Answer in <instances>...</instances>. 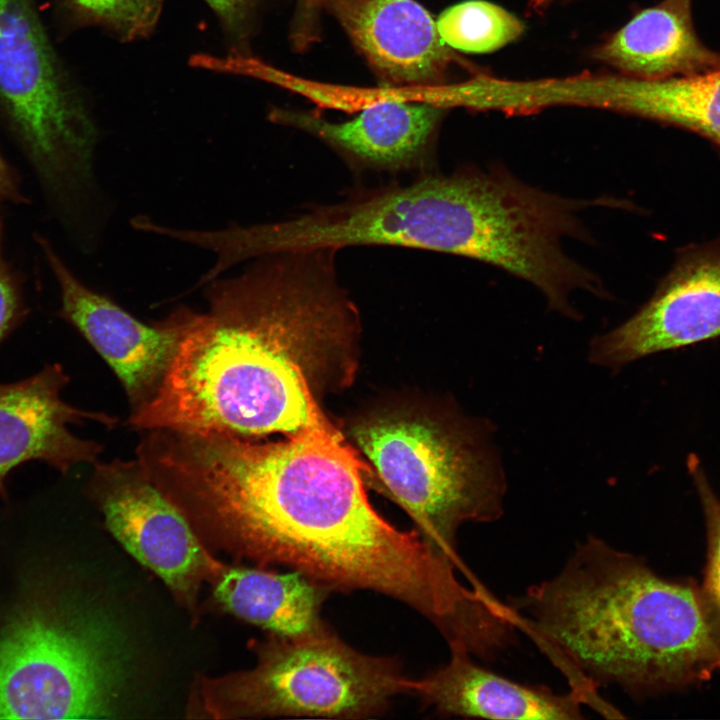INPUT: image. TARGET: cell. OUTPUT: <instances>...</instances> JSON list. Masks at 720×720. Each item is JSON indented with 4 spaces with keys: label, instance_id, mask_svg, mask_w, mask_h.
Returning a JSON list of instances; mask_svg holds the SVG:
<instances>
[{
    "label": "cell",
    "instance_id": "cell-4",
    "mask_svg": "<svg viewBox=\"0 0 720 720\" xmlns=\"http://www.w3.org/2000/svg\"><path fill=\"white\" fill-rule=\"evenodd\" d=\"M593 207L627 209L631 204L608 196H561L502 167H463L417 179L403 226L413 249L500 268L539 290L550 309L577 319L570 300L575 292L609 296L600 277L564 246L568 239L591 242L582 214Z\"/></svg>",
    "mask_w": 720,
    "mask_h": 720
},
{
    "label": "cell",
    "instance_id": "cell-15",
    "mask_svg": "<svg viewBox=\"0 0 720 720\" xmlns=\"http://www.w3.org/2000/svg\"><path fill=\"white\" fill-rule=\"evenodd\" d=\"M447 664L412 680L411 695L445 716L489 719H582L583 698L547 687L519 684L477 665L467 652L451 649Z\"/></svg>",
    "mask_w": 720,
    "mask_h": 720
},
{
    "label": "cell",
    "instance_id": "cell-1",
    "mask_svg": "<svg viewBox=\"0 0 720 720\" xmlns=\"http://www.w3.org/2000/svg\"><path fill=\"white\" fill-rule=\"evenodd\" d=\"M142 459L167 495L225 528L246 554L330 592L381 593L437 629L468 599L457 564L373 508L371 469L332 423L272 442L158 430Z\"/></svg>",
    "mask_w": 720,
    "mask_h": 720
},
{
    "label": "cell",
    "instance_id": "cell-20",
    "mask_svg": "<svg viewBox=\"0 0 720 720\" xmlns=\"http://www.w3.org/2000/svg\"><path fill=\"white\" fill-rule=\"evenodd\" d=\"M83 19L102 26L122 40L149 36L154 30L163 0H67Z\"/></svg>",
    "mask_w": 720,
    "mask_h": 720
},
{
    "label": "cell",
    "instance_id": "cell-10",
    "mask_svg": "<svg viewBox=\"0 0 720 720\" xmlns=\"http://www.w3.org/2000/svg\"><path fill=\"white\" fill-rule=\"evenodd\" d=\"M61 292L60 316L108 363L134 410L159 390L184 334L188 308L147 325L110 298L85 286L48 242L42 245Z\"/></svg>",
    "mask_w": 720,
    "mask_h": 720
},
{
    "label": "cell",
    "instance_id": "cell-19",
    "mask_svg": "<svg viewBox=\"0 0 720 720\" xmlns=\"http://www.w3.org/2000/svg\"><path fill=\"white\" fill-rule=\"evenodd\" d=\"M442 41L467 53H489L517 40L524 23L494 3L468 0L444 10L436 21Z\"/></svg>",
    "mask_w": 720,
    "mask_h": 720
},
{
    "label": "cell",
    "instance_id": "cell-21",
    "mask_svg": "<svg viewBox=\"0 0 720 720\" xmlns=\"http://www.w3.org/2000/svg\"><path fill=\"white\" fill-rule=\"evenodd\" d=\"M688 469L696 485L708 531V563L705 576V605L720 631V499L711 488L700 463L689 456ZM720 634V633H719Z\"/></svg>",
    "mask_w": 720,
    "mask_h": 720
},
{
    "label": "cell",
    "instance_id": "cell-8",
    "mask_svg": "<svg viewBox=\"0 0 720 720\" xmlns=\"http://www.w3.org/2000/svg\"><path fill=\"white\" fill-rule=\"evenodd\" d=\"M114 684L106 646L89 631L30 616L0 638V719L105 718Z\"/></svg>",
    "mask_w": 720,
    "mask_h": 720
},
{
    "label": "cell",
    "instance_id": "cell-11",
    "mask_svg": "<svg viewBox=\"0 0 720 720\" xmlns=\"http://www.w3.org/2000/svg\"><path fill=\"white\" fill-rule=\"evenodd\" d=\"M94 466L93 486L111 533L167 585L188 591L208 562L177 505L137 459Z\"/></svg>",
    "mask_w": 720,
    "mask_h": 720
},
{
    "label": "cell",
    "instance_id": "cell-3",
    "mask_svg": "<svg viewBox=\"0 0 720 720\" xmlns=\"http://www.w3.org/2000/svg\"><path fill=\"white\" fill-rule=\"evenodd\" d=\"M509 607L570 689L605 717L623 715L600 685L645 695L720 668V634L699 595L596 536Z\"/></svg>",
    "mask_w": 720,
    "mask_h": 720
},
{
    "label": "cell",
    "instance_id": "cell-24",
    "mask_svg": "<svg viewBox=\"0 0 720 720\" xmlns=\"http://www.w3.org/2000/svg\"><path fill=\"white\" fill-rule=\"evenodd\" d=\"M17 194L14 176L0 156V197L15 199Z\"/></svg>",
    "mask_w": 720,
    "mask_h": 720
},
{
    "label": "cell",
    "instance_id": "cell-16",
    "mask_svg": "<svg viewBox=\"0 0 720 720\" xmlns=\"http://www.w3.org/2000/svg\"><path fill=\"white\" fill-rule=\"evenodd\" d=\"M593 57L642 79L692 76L720 69V54L696 34L690 0H663L636 14Z\"/></svg>",
    "mask_w": 720,
    "mask_h": 720
},
{
    "label": "cell",
    "instance_id": "cell-17",
    "mask_svg": "<svg viewBox=\"0 0 720 720\" xmlns=\"http://www.w3.org/2000/svg\"><path fill=\"white\" fill-rule=\"evenodd\" d=\"M215 596L238 617L273 632L297 636L322 627V604L330 591L298 571L232 568L219 579Z\"/></svg>",
    "mask_w": 720,
    "mask_h": 720
},
{
    "label": "cell",
    "instance_id": "cell-23",
    "mask_svg": "<svg viewBox=\"0 0 720 720\" xmlns=\"http://www.w3.org/2000/svg\"><path fill=\"white\" fill-rule=\"evenodd\" d=\"M214 10L225 31L234 39H242L257 0H205Z\"/></svg>",
    "mask_w": 720,
    "mask_h": 720
},
{
    "label": "cell",
    "instance_id": "cell-22",
    "mask_svg": "<svg viewBox=\"0 0 720 720\" xmlns=\"http://www.w3.org/2000/svg\"><path fill=\"white\" fill-rule=\"evenodd\" d=\"M25 313L20 287L3 257L0 229V343L19 325Z\"/></svg>",
    "mask_w": 720,
    "mask_h": 720
},
{
    "label": "cell",
    "instance_id": "cell-25",
    "mask_svg": "<svg viewBox=\"0 0 720 720\" xmlns=\"http://www.w3.org/2000/svg\"><path fill=\"white\" fill-rule=\"evenodd\" d=\"M557 0H530L529 5L533 9L544 8Z\"/></svg>",
    "mask_w": 720,
    "mask_h": 720
},
{
    "label": "cell",
    "instance_id": "cell-13",
    "mask_svg": "<svg viewBox=\"0 0 720 720\" xmlns=\"http://www.w3.org/2000/svg\"><path fill=\"white\" fill-rule=\"evenodd\" d=\"M333 16L373 69L398 85L440 84L452 56L415 0H308Z\"/></svg>",
    "mask_w": 720,
    "mask_h": 720
},
{
    "label": "cell",
    "instance_id": "cell-2",
    "mask_svg": "<svg viewBox=\"0 0 720 720\" xmlns=\"http://www.w3.org/2000/svg\"><path fill=\"white\" fill-rule=\"evenodd\" d=\"M336 253L267 254L203 285L207 310L188 308L170 368L130 425L260 440L330 424L320 395L349 376L358 324Z\"/></svg>",
    "mask_w": 720,
    "mask_h": 720
},
{
    "label": "cell",
    "instance_id": "cell-18",
    "mask_svg": "<svg viewBox=\"0 0 720 720\" xmlns=\"http://www.w3.org/2000/svg\"><path fill=\"white\" fill-rule=\"evenodd\" d=\"M611 100L615 112L686 129L720 153V69L665 79L621 75Z\"/></svg>",
    "mask_w": 720,
    "mask_h": 720
},
{
    "label": "cell",
    "instance_id": "cell-9",
    "mask_svg": "<svg viewBox=\"0 0 720 720\" xmlns=\"http://www.w3.org/2000/svg\"><path fill=\"white\" fill-rule=\"evenodd\" d=\"M720 337V238L681 249L652 297L595 337L589 360L617 370L645 356Z\"/></svg>",
    "mask_w": 720,
    "mask_h": 720
},
{
    "label": "cell",
    "instance_id": "cell-6",
    "mask_svg": "<svg viewBox=\"0 0 720 720\" xmlns=\"http://www.w3.org/2000/svg\"><path fill=\"white\" fill-rule=\"evenodd\" d=\"M412 680L394 658L354 649L325 623L264 647L257 667L235 680L232 702L253 716L367 719L411 695Z\"/></svg>",
    "mask_w": 720,
    "mask_h": 720
},
{
    "label": "cell",
    "instance_id": "cell-7",
    "mask_svg": "<svg viewBox=\"0 0 720 720\" xmlns=\"http://www.w3.org/2000/svg\"><path fill=\"white\" fill-rule=\"evenodd\" d=\"M0 104L50 185L90 186L97 133L29 0H0Z\"/></svg>",
    "mask_w": 720,
    "mask_h": 720
},
{
    "label": "cell",
    "instance_id": "cell-5",
    "mask_svg": "<svg viewBox=\"0 0 720 720\" xmlns=\"http://www.w3.org/2000/svg\"><path fill=\"white\" fill-rule=\"evenodd\" d=\"M350 434L368 459V480L452 562L461 565L457 534L463 524L502 516L507 483L489 421L394 408L361 418Z\"/></svg>",
    "mask_w": 720,
    "mask_h": 720
},
{
    "label": "cell",
    "instance_id": "cell-12",
    "mask_svg": "<svg viewBox=\"0 0 720 720\" xmlns=\"http://www.w3.org/2000/svg\"><path fill=\"white\" fill-rule=\"evenodd\" d=\"M69 377L62 366H45L13 383L0 384V496L6 480L23 463L41 461L59 472L81 463H95L102 447L75 436L69 426L86 421L113 426L117 419L102 412L80 410L61 392Z\"/></svg>",
    "mask_w": 720,
    "mask_h": 720
},
{
    "label": "cell",
    "instance_id": "cell-14",
    "mask_svg": "<svg viewBox=\"0 0 720 720\" xmlns=\"http://www.w3.org/2000/svg\"><path fill=\"white\" fill-rule=\"evenodd\" d=\"M443 114L444 107L432 102L384 100L344 122L283 110L273 111L271 118L318 137L354 163L399 170L426 159Z\"/></svg>",
    "mask_w": 720,
    "mask_h": 720
}]
</instances>
